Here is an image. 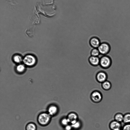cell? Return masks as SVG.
I'll return each instance as SVG.
<instances>
[{"instance_id": "6da1fadb", "label": "cell", "mask_w": 130, "mask_h": 130, "mask_svg": "<svg viewBox=\"0 0 130 130\" xmlns=\"http://www.w3.org/2000/svg\"><path fill=\"white\" fill-rule=\"evenodd\" d=\"M101 55V57H99L100 58L99 65L103 69H107L109 68L111 65V59L108 55Z\"/></svg>"}, {"instance_id": "7a4b0ae2", "label": "cell", "mask_w": 130, "mask_h": 130, "mask_svg": "<svg viewBox=\"0 0 130 130\" xmlns=\"http://www.w3.org/2000/svg\"><path fill=\"white\" fill-rule=\"evenodd\" d=\"M51 116L48 113H43L40 114L38 118V121L39 123L42 125H45L49 122Z\"/></svg>"}, {"instance_id": "3957f363", "label": "cell", "mask_w": 130, "mask_h": 130, "mask_svg": "<svg viewBox=\"0 0 130 130\" xmlns=\"http://www.w3.org/2000/svg\"><path fill=\"white\" fill-rule=\"evenodd\" d=\"M100 54L102 55H106L110 52V47L109 44L106 42L101 43L98 47Z\"/></svg>"}, {"instance_id": "277c9868", "label": "cell", "mask_w": 130, "mask_h": 130, "mask_svg": "<svg viewBox=\"0 0 130 130\" xmlns=\"http://www.w3.org/2000/svg\"><path fill=\"white\" fill-rule=\"evenodd\" d=\"M107 75L106 72L104 71H100L97 73L96 76V79L97 81L102 83L106 80Z\"/></svg>"}, {"instance_id": "5b68a950", "label": "cell", "mask_w": 130, "mask_h": 130, "mask_svg": "<svg viewBox=\"0 0 130 130\" xmlns=\"http://www.w3.org/2000/svg\"><path fill=\"white\" fill-rule=\"evenodd\" d=\"M91 98L92 100L95 103L100 102L102 99V95L100 92L98 91L93 92L91 94Z\"/></svg>"}, {"instance_id": "8992f818", "label": "cell", "mask_w": 130, "mask_h": 130, "mask_svg": "<svg viewBox=\"0 0 130 130\" xmlns=\"http://www.w3.org/2000/svg\"><path fill=\"white\" fill-rule=\"evenodd\" d=\"M24 63L28 66H32L36 62L35 57L30 55L26 56L23 60Z\"/></svg>"}, {"instance_id": "52a82bcc", "label": "cell", "mask_w": 130, "mask_h": 130, "mask_svg": "<svg viewBox=\"0 0 130 130\" xmlns=\"http://www.w3.org/2000/svg\"><path fill=\"white\" fill-rule=\"evenodd\" d=\"M101 43L99 39L96 37H92L89 40L90 44L93 48H98Z\"/></svg>"}, {"instance_id": "ba28073f", "label": "cell", "mask_w": 130, "mask_h": 130, "mask_svg": "<svg viewBox=\"0 0 130 130\" xmlns=\"http://www.w3.org/2000/svg\"><path fill=\"white\" fill-rule=\"evenodd\" d=\"M88 60L89 63L92 66H96L99 65L100 58L99 56H91Z\"/></svg>"}, {"instance_id": "9c48e42d", "label": "cell", "mask_w": 130, "mask_h": 130, "mask_svg": "<svg viewBox=\"0 0 130 130\" xmlns=\"http://www.w3.org/2000/svg\"><path fill=\"white\" fill-rule=\"evenodd\" d=\"M78 116L77 114L74 112H71L68 115L67 118L69 123L71 124H73L76 123L77 121Z\"/></svg>"}, {"instance_id": "30bf717a", "label": "cell", "mask_w": 130, "mask_h": 130, "mask_svg": "<svg viewBox=\"0 0 130 130\" xmlns=\"http://www.w3.org/2000/svg\"><path fill=\"white\" fill-rule=\"evenodd\" d=\"M58 111L57 107L54 105H52L48 108V113L51 116H53L56 115Z\"/></svg>"}, {"instance_id": "8fae6325", "label": "cell", "mask_w": 130, "mask_h": 130, "mask_svg": "<svg viewBox=\"0 0 130 130\" xmlns=\"http://www.w3.org/2000/svg\"><path fill=\"white\" fill-rule=\"evenodd\" d=\"M121 125L119 122L116 121H112L110 124V127L112 130H116L120 129Z\"/></svg>"}, {"instance_id": "7c38bea8", "label": "cell", "mask_w": 130, "mask_h": 130, "mask_svg": "<svg viewBox=\"0 0 130 130\" xmlns=\"http://www.w3.org/2000/svg\"><path fill=\"white\" fill-rule=\"evenodd\" d=\"M111 85L109 81L106 80L102 83V87L103 88L106 90H108L110 89Z\"/></svg>"}, {"instance_id": "4fadbf2b", "label": "cell", "mask_w": 130, "mask_h": 130, "mask_svg": "<svg viewBox=\"0 0 130 130\" xmlns=\"http://www.w3.org/2000/svg\"><path fill=\"white\" fill-rule=\"evenodd\" d=\"M91 55L92 56H99L100 53L98 48H93L91 51Z\"/></svg>"}, {"instance_id": "5bb4252c", "label": "cell", "mask_w": 130, "mask_h": 130, "mask_svg": "<svg viewBox=\"0 0 130 130\" xmlns=\"http://www.w3.org/2000/svg\"><path fill=\"white\" fill-rule=\"evenodd\" d=\"M36 126L34 123H30L28 124L26 127V130H36Z\"/></svg>"}, {"instance_id": "9a60e30c", "label": "cell", "mask_w": 130, "mask_h": 130, "mask_svg": "<svg viewBox=\"0 0 130 130\" xmlns=\"http://www.w3.org/2000/svg\"><path fill=\"white\" fill-rule=\"evenodd\" d=\"M124 116L122 114L119 113L116 115L115 116L116 121L120 122L123 121Z\"/></svg>"}, {"instance_id": "2e32d148", "label": "cell", "mask_w": 130, "mask_h": 130, "mask_svg": "<svg viewBox=\"0 0 130 130\" xmlns=\"http://www.w3.org/2000/svg\"><path fill=\"white\" fill-rule=\"evenodd\" d=\"M123 121L125 123H130V114L128 113L125 115L124 116Z\"/></svg>"}, {"instance_id": "e0dca14e", "label": "cell", "mask_w": 130, "mask_h": 130, "mask_svg": "<svg viewBox=\"0 0 130 130\" xmlns=\"http://www.w3.org/2000/svg\"><path fill=\"white\" fill-rule=\"evenodd\" d=\"M81 124L80 122L78 120L75 123L71 125L72 128L75 129H78L80 127Z\"/></svg>"}, {"instance_id": "ac0fdd59", "label": "cell", "mask_w": 130, "mask_h": 130, "mask_svg": "<svg viewBox=\"0 0 130 130\" xmlns=\"http://www.w3.org/2000/svg\"><path fill=\"white\" fill-rule=\"evenodd\" d=\"M61 124L63 126H66L68 124L69 122L67 118H64L61 120Z\"/></svg>"}, {"instance_id": "d6986e66", "label": "cell", "mask_w": 130, "mask_h": 130, "mask_svg": "<svg viewBox=\"0 0 130 130\" xmlns=\"http://www.w3.org/2000/svg\"><path fill=\"white\" fill-rule=\"evenodd\" d=\"M13 59L14 61L17 63L20 62L22 60V57L18 55L14 56L13 57Z\"/></svg>"}, {"instance_id": "ffe728a7", "label": "cell", "mask_w": 130, "mask_h": 130, "mask_svg": "<svg viewBox=\"0 0 130 130\" xmlns=\"http://www.w3.org/2000/svg\"><path fill=\"white\" fill-rule=\"evenodd\" d=\"M24 66L22 64L18 65L17 68V71L19 72H21L23 71L25 69Z\"/></svg>"}, {"instance_id": "44dd1931", "label": "cell", "mask_w": 130, "mask_h": 130, "mask_svg": "<svg viewBox=\"0 0 130 130\" xmlns=\"http://www.w3.org/2000/svg\"><path fill=\"white\" fill-rule=\"evenodd\" d=\"M122 130H130V124H128L125 125Z\"/></svg>"}, {"instance_id": "7402d4cb", "label": "cell", "mask_w": 130, "mask_h": 130, "mask_svg": "<svg viewBox=\"0 0 130 130\" xmlns=\"http://www.w3.org/2000/svg\"><path fill=\"white\" fill-rule=\"evenodd\" d=\"M65 127V130H71L72 128L71 125H70L68 124Z\"/></svg>"}, {"instance_id": "603a6c76", "label": "cell", "mask_w": 130, "mask_h": 130, "mask_svg": "<svg viewBox=\"0 0 130 130\" xmlns=\"http://www.w3.org/2000/svg\"><path fill=\"white\" fill-rule=\"evenodd\" d=\"M116 130H121V129H117Z\"/></svg>"}]
</instances>
